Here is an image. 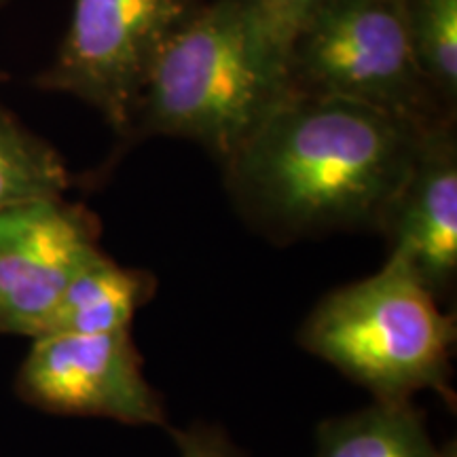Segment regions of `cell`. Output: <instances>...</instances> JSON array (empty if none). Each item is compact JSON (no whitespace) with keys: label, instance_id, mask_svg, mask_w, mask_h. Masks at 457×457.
<instances>
[{"label":"cell","instance_id":"cell-1","mask_svg":"<svg viewBox=\"0 0 457 457\" xmlns=\"http://www.w3.org/2000/svg\"><path fill=\"white\" fill-rule=\"evenodd\" d=\"M426 128L352 100L293 91L220 163L227 191L244 219L278 244L379 233Z\"/></svg>","mask_w":457,"mask_h":457},{"label":"cell","instance_id":"cell-2","mask_svg":"<svg viewBox=\"0 0 457 457\" xmlns=\"http://www.w3.org/2000/svg\"><path fill=\"white\" fill-rule=\"evenodd\" d=\"M293 91L288 47L256 0L204 3L153 64L123 146L168 136L225 163Z\"/></svg>","mask_w":457,"mask_h":457},{"label":"cell","instance_id":"cell-3","mask_svg":"<svg viewBox=\"0 0 457 457\" xmlns=\"http://www.w3.org/2000/svg\"><path fill=\"white\" fill-rule=\"evenodd\" d=\"M299 343L377 403H407L426 390L453 400L455 318L392 256L373 276L324 296L303 322Z\"/></svg>","mask_w":457,"mask_h":457},{"label":"cell","instance_id":"cell-4","mask_svg":"<svg viewBox=\"0 0 457 457\" xmlns=\"http://www.w3.org/2000/svg\"><path fill=\"white\" fill-rule=\"evenodd\" d=\"M295 91L333 96L426 125L455 119L411 51L403 0H324L288 43Z\"/></svg>","mask_w":457,"mask_h":457},{"label":"cell","instance_id":"cell-5","mask_svg":"<svg viewBox=\"0 0 457 457\" xmlns=\"http://www.w3.org/2000/svg\"><path fill=\"white\" fill-rule=\"evenodd\" d=\"M204 3L74 0L64 41L37 87L96 108L123 140L159 54Z\"/></svg>","mask_w":457,"mask_h":457},{"label":"cell","instance_id":"cell-6","mask_svg":"<svg viewBox=\"0 0 457 457\" xmlns=\"http://www.w3.org/2000/svg\"><path fill=\"white\" fill-rule=\"evenodd\" d=\"M15 387L21 400L49 413L106 417L128 426L168 424L129 330L37 337Z\"/></svg>","mask_w":457,"mask_h":457},{"label":"cell","instance_id":"cell-7","mask_svg":"<svg viewBox=\"0 0 457 457\" xmlns=\"http://www.w3.org/2000/svg\"><path fill=\"white\" fill-rule=\"evenodd\" d=\"M100 250L98 216L64 197L0 212V335L37 339L77 271Z\"/></svg>","mask_w":457,"mask_h":457},{"label":"cell","instance_id":"cell-8","mask_svg":"<svg viewBox=\"0 0 457 457\" xmlns=\"http://www.w3.org/2000/svg\"><path fill=\"white\" fill-rule=\"evenodd\" d=\"M381 236L438 301L457 278V136L455 119L421 131L413 163L387 210Z\"/></svg>","mask_w":457,"mask_h":457},{"label":"cell","instance_id":"cell-9","mask_svg":"<svg viewBox=\"0 0 457 457\" xmlns=\"http://www.w3.org/2000/svg\"><path fill=\"white\" fill-rule=\"evenodd\" d=\"M157 293L146 270L123 267L98 250L66 286L43 335H102L129 330L136 312Z\"/></svg>","mask_w":457,"mask_h":457},{"label":"cell","instance_id":"cell-10","mask_svg":"<svg viewBox=\"0 0 457 457\" xmlns=\"http://www.w3.org/2000/svg\"><path fill=\"white\" fill-rule=\"evenodd\" d=\"M316 457H443L413 403H377L322 421Z\"/></svg>","mask_w":457,"mask_h":457},{"label":"cell","instance_id":"cell-11","mask_svg":"<svg viewBox=\"0 0 457 457\" xmlns=\"http://www.w3.org/2000/svg\"><path fill=\"white\" fill-rule=\"evenodd\" d=\"M71 185V171L60 153L0 106V212L64 197Z\"/></svg>","mask_w":457,"mask_h":457},{"label":"cell","instance_id":"cell-12","mask_svg":"<svg viewBox=\"0 0 457 457\" xmlns=\"http://www.w3.org/2000/svg\"><path fill=\"white\" fill-rule=\"evenodd\" d=\"M404 26L421 77L445 111L457 106V0H403Z\"/></svg>","mask_w":457,"mask_h":457},{"label":"cell","instance_id":"cell-13","mask_svg":"<svg viewBox=\"0 0 457 457\" xmlns=\"http://www.w3.org/2000/svg\"><path fill=\"white\" fill-rule=\"evenodd\" d=\"M179 457H245L220 428L193 424L174 432Z\"/></svg>","mask_w":457,"mask_h":457},{"label":"cell","instance_id":"cell-14","mask_svg":"<svg viewBox=\"0 0 457 457\" xmlns=\"http://www.w3.org/2000/svg\"><path fill=\"white\" fill-rule=\"evenodd\" d=\"M322 3L324 0H256L265 21L286 47L303 20Z\"/></svg>","mask_w":457,"mask_h":457},{"label":"cell","instance_id":"cell-15","mask_svg":"<svg viewBox=\"0 0 457 457\" xmlns=\"http://www.w3.org/2000/svg\"><path fill=\"white\" fill-rule=\"evenodd\" d=\"M7 3H9V0H0V9H3ZM0 81H7V74L0 72Z\"/></svg>","mask_w":457,"mask_h":457}]
</instances>
